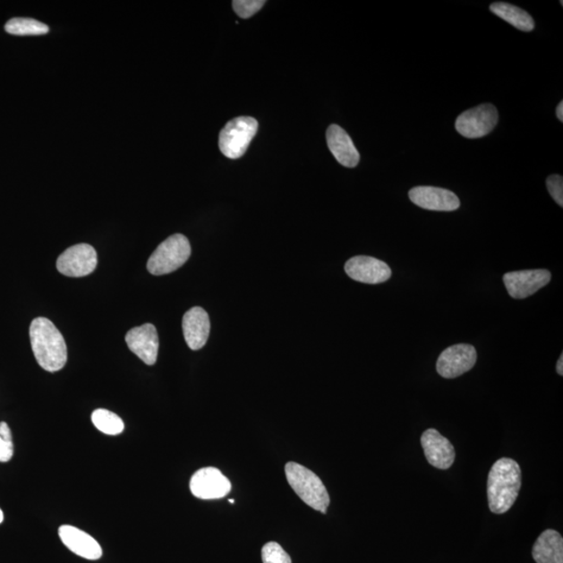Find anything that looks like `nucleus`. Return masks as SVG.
Returning a JSON list of instances; mask_svg holds the SVG:
<instances>
[{"label": "nucleus", "instance_id": "obj_17", "mask_svg": "<svg viewBox=\"0 0 563 563\" xmlns=\"http://www.w3.org/2000/svg\"><path fill=\"white\" fill-rule=\"evenodd\" d=\"M327 143L341 166L353 168L356 167L360 161L359 151L347 132L337 124L328 126L327 130Z\"/></svg>", "mask_w": 563, "mask_h": 563}, {"label": "nucleus", "instance_id": "obj_25", "mask_svg": "<svg viewBox=\"0 0 563 563\" xmlns=\"http://www.w3.org/2000/svg\"><path fill=\"white\" fill-rule=\"evenodd\" d=\"M547 188L550 194L560 207H563V179L561 175H553L547 180Z\"/></svg>", "mask_w": 563, "mask_h": 563}, {"label": "nucleus", "instance_id": "obj_9", "mask_svg": "<svg viewBox=\"0 0 563 563\" xmlns=\"http://www.w3.org/2000/svg\"><path fill=\"white\" fill-rule=\"evenodd\" d=\"M547 269L512 271L503 277V281L512 299L523 300L533 295L551 281Z\"/></svg>", "mask_w": 563, "mask_h": 563}, {"label": "nucleus", "instance_id": "obj_28", "mask_svg": "<svg viewBox=\"0 0 563 563\" xmlns=\"http://www.w3.org/2000/svg\"><path fill=\"white\" fill-rule=\"evenodd\" d=\"M4 522V512L2 509H0V524H2Z\"/></svg>", "mask_w": 563, "mask_h": 563}, {"label": "nucleus", "instance_id": "obj_29", "mask_svg": "<svg viewBox=\"0 0 563 563\" xmlns=\"http://www.w3.org/2000/svg\"><path fill=\"white\" fill-rule=\"evenodd\" d=\"M230 503L234 504V503H235V501H234V499H230Z\"/></svg>", "mask_w": 563, "mask_h": 563}, {"label": "nucleus", "instance_id": "obj_23", "mask_svg": "<svg viewBox=\"0 0 563 563\" xmlns=\"http://www.w3.org/2000/svg\"><path fill=\"white\" fill-rule=\"evenodd\" d=\"M14 455L12 433L8 423L0 422V463H8Z\"/></svg>", "mask_w": 563, "mask_h": 563}, {"label": "nucleus", "instance_id": "obj_2", "mask_svg": "<svg viewBox=\"0 0 563 563\" xmlns=\"http://www.w3.org/2000/svg\"><path fill=\"white\" fill-rule=\"evenodd\" d=\"M31 349L38 364L49 372L61 371L67 363V346L63 335L46 318L31 321L30 328Z\"/></svg>", "mask_w": 563, "mask_h": 563}, {"label": "nucleus", "instance_id": "obj_27", "mask_svg": "<svg viewBox=\"0 0 563 563\" xmlns=\"http://www.w3.org/2000/svg\"><path fill=\"white\" fill-rule=\"evenodd\" d=\"M556 115H558V118L560 120V122H562V120H563V103H562V101L558 106V109H556Z\"/></svg>", "mask_w": 563, "mask_h": 563}, {"label": "nucleus", "instance_id": "obj_10", "mask_svg": "<svg viewBox=\"0 0 563 563\" xmlns=\"http://www.w3.org/2000/svg\"><path fill=\"white\" fill-rule=\"evenodd\" d=\"M231 489L230 480L215 467H205L196 472L190 480V490L194 497L201 499L224 498Z\"/></svg>", "mask_w": 563, "mask_h": 563}, {"label": "nucleus", "instance_id": "obj_18", "mask_svg": "<svg viewBox=\"0 0 563 563\" xmlns=\"http://www.w3.org/2000/svg\"><path fill=\"white\" fill-rule=\"evenodd\" d=\"M533 556L536 563H563V540L558 531H543L534 543Z\"/></svg>", "mask_w": 563, "mask_h": 563}, {"label": "nucleus", "instance_id": "obj_5", "mask_svg": "<svg viewBox=\"0 0 563 563\" xmlns=\"http://www.w3.org/2000/svg\"><path fill=\"white\" fill-rule=\"evenodd\" d=\"M258 131V122L249 116L237 117L227 123L219 135V149L226 158L238 159L248 150Z\"/></svg>", "mask_w": 563, "mask_h": 563}, {"label": "nucleus", "instance_id": "obj_16", "mask_svg": "<svg viewBox=\"0 0 563 563\" xmlns=\"http://www.w3.org/2000/svg\"><path fill=\"white\" fill-rule=\"evenodd\" d=\"M59 536L62 542L81 558L98 560L103 555V549L99 543L83 530L69 526V525H63L59 528Z\"/></svg>", "mask_w": 563, "mask_h": 563}, {"label": "nucleus", "instance_id": "obj_15", "mask_svg": "<svg viewBox=\"0 0 563 563\" xmlns=\"http://www.w3.org/2000/svg\"><path fill=\"white\" fill-rule=\"evenodd\" d=\"M210 319L200 307L190 309L183 318V333L187 345L192 351H199L205 346L210 335Z\"/></svg>", "mask_w": 563, "mask_h": 563}, {"label": "nucleus", "instance_id": "obj_21", "mask_svg": "<svg viewBox=\"0 0 563 563\" xmlns=\"http://www.w3.org/2000/svg\"><path fill=\"white\" fill-rule=\"evenodd\" d=\"M91 420L95 428L107 435H118L123 433L124 429V421L107 409L95 410Z\"/></svg>", "mask_w": 563, "mask_h": 563}, {"label": "nucleus", "instance_id": "obj_14", "mask_svg": "<svg viewBox=\"0 0 563 563\" xmlns=\"http://www.w3.org/2000/svg\"><path fill=\"white\" fill-rule=\"evenodd\" d=\"M129 349L145 364L154 365L159 351V337L154 325L145 324L132 328L125 337Z\"/></svg>", "mask_w": 563, "mask_h": 563}, {"label": "nucleus", "instance_id": "obj_26", "mask_svg": "<svg viewBox=\"0 0 563 563\" xmlns=\"http://www.w3.org/2000/svg\"><path fill=\"white\" fill-rule=\"evenodd\" d=\"M556 371H558V374L559 376H563V355L560 356L558 366H556Z\"/></svg>", "mask_w": 563, "mask_h": 563}, {"label": "nucleus", "instance_id": "obj_11", "mask_svg": "<svg viewBox=\"0 0 563 563\" xmlns=\"http://www.w3.org/2000/svg\"><path fill=\"white\" fill-rule=\"evenodd\" d=\"M409 199L414 204L426 210L451 212L460 207L458 196L444 188L414 187L409 192Z\"/></svg>", "mask_w": 563, "mask_h": 563}, {"label": "nucleus", "instance_id": "obj_1", "mask_svg": "<svg viewBox=\"0 0 563 563\" xmlns=\"http://www.w3.org/2000/svg\"><path fill=\"white\" fill-rule=\"evenodd\" d=\"M522 485V471L516 460L501 458L491 466L487 480V498L492 514H506L516 501Z\"/></svg>", "mask_w": 563, "mask_h": 563}, {"label": "nucleus", "instance_id": "obj_19", "mask_svg": "<svg viewBox=\"0 0 563 563\" xmlns=\"http://www.w3.org/2000/svg\"><path fill=\"white\" fill-rule=\"evenodd\" d=\"M490 11L493 14L502 18L506 22L522 31H531L534 30L535 23L526 11L517 8L516 5L508 3H495L490 4Z\"/></svg>", "mask_w": 563, "mask_h": 563}, {"label": "nucleus", "instance_id": "obj_13", "mask_svg": "<svg viewBox=\"0 0 563 563\" xmlns=\"http://www.w3.org/2000/svg\"><path fill=\"white\" fill-rule=\"evenodd\" d=\"M421 442L430 465L439 470L450 469L456 457L450 440L442 436L438 430L428 429L422 433Z\"/></svg>", "mask_w": 563, "mask_h": 563}, {"label": "nucleus", "instance_id": "obj_8", "mask_svg": "<svg viewBox=\"0 0 563 563\" xmlns=\"http://www.w3.org/2000/svg\"><path fill=\"white\" fill-rule=\"evenodd\" d=\"M476 363L477 352L473 345H455L440 354L436 370L442 378L455 379L471 371Z\"/></svg>", "mask_w": 563, "mask_h": 563}, {"label": "nucleus", "instance_id": "obj_12", "mask_svg": "<svg viewBox=\"0 0 563 563\" xmlns=\"http://www.w3.org/2000/svg\"><path fill=\"white\" fill-rule=\"evenodd\" d=\"M345 273L360 283L381 284L388 281L391 269L388 264L379 259L369 256H356L345 263Z\"/></svg>", "mask_w": 563, "mask_h": 563}, {"label": "nucleus", "instance_id": "obj_7", "mask_svg": "<svg viewBox=\"0 0 563 563\" xmlns=\"http://www.w3.org/2000/svg\"><path fill=\"white\" fill-rule=\"evenodd\" d=\"M98 267V254L93 246L81 243L67 249L56 261L62 275L81 277L93 273Z\"/></svg>", "mask_w": 563, "mask_h": 563}, {"label": "nucleus", "instance_id": "obj_20", "mask_svg": "<svg viewBox=\"0 0 563 563\" xmlns=\"http://www.w3.org/2000/svg\"><path fill=\"white\" fill-rule=\"evenodd\" d=\"M5 30L15 36H41L49 31L48 25L31 18H13L6 22Z\"/></svg>", "mask_w": 563, "mask_h": 563}, {"label": "nucleus", "instance_id": "obj_4", "mask_svg": "<svg viewBox=\"0 0 563 563\" xmlns=\"http://www.w3.org/2000/svg\"><path fill=\"white\" fill-rule=\"evenodd\" d=\"M192 255L189 240L182 234H175L163 242L150 256L148 269L151 275L174 273L183 267Z\"/></svg>", "mask_w": 563, "mask_h": 563}, {"label": "nucleus", "instance_id": "obj_3", "mask_svg": "<svg viewBox=\"0 0 563 563\" xmlns=\"http://www.w3.org/2000/svg\"><path fill=\"white\" fill-rule=\"evenodd\" d=\"M285 473L291 489L303 503L321 514H327L330 496L318 474L295 463H288L285 466Z\"/></svg>", "mask_w": 563, "mask_h": 563}, {"label": "nucleus", "instance_id": "obj_6", "mask_svg": "<svg viewBox=\"0 0 563 563\" xmlns=\"http://www.w3.org/2000/svg\"><path fill=\"white\" fill-rule=\"evenodd\" d=\"M498 122L497 107L485 104L461 114L455 126L461 136L476 139L489 135L496 128Z\"/></svg>", "mask_w": 563, "mask_h": 563}, {"label": "nucleus", "instance_id": "obj_24", "mask_svg": "<svg viewBox=\"0 0 563 563\" xmlns=\"http://www.w3.org/2000/svg\"><path fill=\"white\" fill-rule=\"evenodd\" d=\"M233 9L239 17L243 19L255 15L265 4L264 0H234Z\"/></svg>", "mask_w": 563, "mask_h": 563}, {"label": "nucleus", "instance_id": "obj_22", "mask_svg": "<svg viewBox=\"0 0 563 563\" xmlns=\"http://www.w3.org/2000/svg\"><path fill=\"white\" fill-rule=\"evenodd\" d=\"M263 563H293L290 556L276 542H268L262 549Z\"/></svg>", "mask_w": 563, "mask_h": 563}]
</instances>
